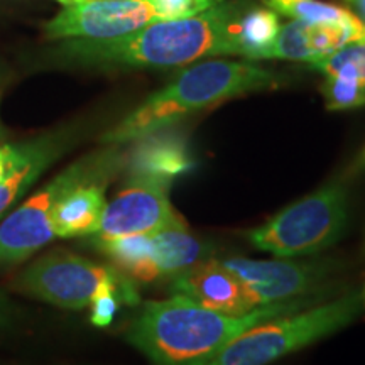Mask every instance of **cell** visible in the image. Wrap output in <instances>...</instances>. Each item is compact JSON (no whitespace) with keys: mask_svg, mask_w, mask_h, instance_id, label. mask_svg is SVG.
<instances>
[{"mask_svg":"<svg viewBox=\"0 0 365 365\" xmlns=\"http://www.w3.org/2000/svg\"><path fill=\"white\" fill-rule=\"evenodd\" d=\"M312 299L304 296L230 317L173 294L170 299L145 303L127 328L125 339L153 365H208L249 328L312 307Z\"/></svg>","mask_w":365,"mask_h":365,"instance_id":"obj_1","label":"cell"},{"mask_svg":"<svg viewBox=\"0 0 365 365\" xmlns=\"http://www.w3.org/2000/svg\"><path fill=\"white\" fill-rule=\"evenodd\" d=\"M242 4H217L195 17L153 22L115 39H70L59 54L97 68H173L205 56L234 54L232 24Z\"/></svg>","mask_w":365,"mask_h":365,"instance_id":"obj_2","label":"cell"},{"mask_svg":"<svg viewBox=\"0 0 365 365\" xmlns=\"http://www.w3.org/2000/svg\"><path fill=\"white\" fill-rule=\"evenodd\" d=\"M276 73L250 63L213 59L186 68L170 85L145 98L120 124L102 137V143L120 145L168 129L190 113L212 108L225 100L277 88Z\"/></svg>","mask_w":365,"mask_h":365,"instance_id":"obj_3","label":"cell"},{"mask_svg":"<svg viewBox=\"0 0 365 365\" xmlns=\"http://www.w3.org/2000/svg\"><path fill=\"white\" fill-rule=\"evenodd\" d=\"M364 313L360 291L266 319L228 344L208 365H269L344 330Z\"/></svg>","mask_w":365,"mask_h":365,"instance_id":"obj_4","label":"cell"},{"mask_svg":"<svg viewBox=\"0 0 365 365\" xmlns=\"http://www.w3.org/2000/svg\"><path fill=\"white\" fill-rule=\"evenodd\" d=\"M127 166L117 145L93 150L63 170L0 223V267L19 264L54 239L51 218L61 196L81 182L112 181Z\"/></svg>","mask_w":365,"mask_h":365,"instance_id":"obj_5","label":"cell"},{"mask_svg":"<svg viewBox=\"0 0 365 365\" xmlns=\"http://www.w3.org/2000/svg\"><path fill=\"white\" fill-rule=\"evenodd\" d=\"M349 220V196L339 181L281 210L264 225L249 232L255 249L277 257L318 254L340 240Z\"/></svg>","mask_w":365,"mask_h":365,"instance_id":"obj_6","label":"cell"},{"mask_svg":"<svg viewBox=\"0 0 365 365\" xmlns=\"http://www.w3.org/2000/svg\"><path fill=\"white\" fill-rule=\"evenodd\" d=\"M16 291L65 309L90 307L102 294H118L125 304H139L134 281L115 266L95 264L66 250L43 255L19 274Z\"/></svg>","mask_w":365,"mask_h":365,"instance_id":"obj_7","label":"cell"},{"mask_svg":"<svg viewBox=\"0 0 365 365\" xmlns=\"http://www.w3.org/2000/svg\"><path fill=\"white\" fill-rule=\"evenodd\" d=\"M93 247L130 279L153 282L207 261L210 247L188 232V227L168 228L153 235L91 239Z\"/></svg>","mask_w":365,"mask_h":365,"instance_id":"obj_8","label":"cell"},{"mask_svg":"<svg viewBox=\"0 0 365 365\" xmlns=\"http://www.w3.org/2000/svg\"><path fill=\"white\" fill-rule=\"evenodd\" d=\"M173 180L153 173L130 171L125 185L105 207L95 239L153 235L188 227L170 200Z\"/></svg>","mask_w":365,"mask_h":365,"instance_id":"obj_9","label":"cell"},{"mask_svg":"<svg viewBox=\"0 0 365 365\" xmlns=\"http://www.w3.org/2000/svg\"><path fill=\"white\" fill-rule=\"evenodd\" d=\"M161 22L148 0H83L65 6L46 24L49 39L107 41Z\"/></svg>","mask_w":365,"mask_h":365,"instance_id":"obj_10","label":"cell"},{"mask_svg":"<svg viewBox=\"0 0 365 365\" xmlns=\"http://www.w3.org/2000/svg\"><path fill=\"white\" fill-rule=\"evenodd\" d=\"M222 262L242 281L252 308L312 296L330 274V264L319 261H252L232 257Z\"/></svg>","mask_w":365,"mask_h":365,"instance_id":"obj_11","label":"cell"},{"mask_svg":"<svg viewBox=\"0 0 365 365\" xmlns=\"http://www.w3.org/2000/svg\"><path fill=\"white\" fill-rule=\"evenodd\" d=\"M75 132H51L19 144H0V217L71 148Z\"/></svg>","mask_w":365,"mask_h":365,"instance_id":"obj_12","label":"cell"},{"mask_svg":"<svg viewBox=\"0 0 365 365\" xmlns=\"http://www.w3.org/2000/svg\"><path fill=\"white\" fill-rule=\"evenodd\" d=\"M355 41H365V24L357 16L350 21L331 24L291 21L281 27L276 41L264 53L262 59H291L312 65Z\"/></svg>","mask_w":365,"mask_h":365,"instance_id":"obj_13","label":"cell"},{"mask_svg":"<svg viewBox=\"0 0 365 365\" xmlns=\"http://www.w3.org/2000/svg\"><path fill=\"white\" fill-rule=\"evenodd\" d=\"M170 291L230 317H240L254 309L242 281L222 261H202L175 274Z\"/></svg>","mask_w":365,"mask_h":365,"instance_id":"obj_14","label":"cell"},{"mask_svg":"<svg viewBox=\"0 0 365 365\" xmlns=\"http://www.w3.org/2000/svg\"><path fill=\"white\" fill-rule=\"evenodd\" d=\"M108 182L107 180L81 182L63 195L51 218L54 237L71 239L97 234L107 207L105 191Z\"/></svg>","mask_w":365,"mask_h":365,"instance_id":"obj_15","label":"cell"},{"mask_svg":"<svg viewBox=\"0 0 365 365\" xmlns=\"http://www.w3.org/2000/svg\"><path fill=\"white\" fill-rule=\"evenodd\" d=\"M134 143V150L127 156L129 171L153 173L175 180L193 164L185 137L180 132H171L170 127L153 132Z\"/></svg>","mask_w":365,"mask_h":365,"instance_id":"obj_16","label":"cell"},{"mask_svg":"<svg viewBox=\"0 0 365 365\" xmlns=\"http://www.w3.org/2000/svg\"><path fill=\"white\" fill-rule=\"evenodd\" d=\"M279 17L272 9L255 7L254 4H242L232 24L234 54L249 59H262L279 34Z\"/></svg>","mask_w":365,"mask_h":365,"instance_id":"obj_17","label":"cell"},{"mask_svg":"<svg viewBox=\"0 0 365 365\" xmlns=\"http://www.w3.org/2000/svg\"><path fill=\"white\" fill-rule=\"evenodd\" d=\"M274 12L291 17L293 21L312 22V24H331L354 19L355 14L333 4L319 0H262Z\"/></svg>","mask_w":365,"mask_h":365,"instance_id":"obj_18","label":"cell"},{"mask_svg":"<svg viewBox=\"0 0 365 365\" xmlns=\"http://www.w3.org/2000/svg\"><path fill=\"white\" fill-rule=\"evenodd\" d=\"M312 66L325 76L365 83V41L341 46L319 61L312 63Z\"/></svg>","mask_w":365,"mask_h":365,"instance_id":"obj_19","label":"cell"},{"mask_svg":"<svg viewBox=\"0 0 365 365\" xmlns=\"http://www.w3.org/2000/svg\"><path fill=\"white\" fill-rule=\"evenodd\" d=\"M328 110H349L365 105V83L327 76L319 86Z\"/></svg>","mask_w":365,"mask_h":365,"instance_id":"obj_20","label":"cell"},{"mask_svg":"<svg viewBox=\"0 0 365 365\" xmlns=\"http://www.w3.org/2000/svg\"><path fill=\"white\" fill-rule=\"evenodd\" d=\"M159 21H175L195 17L217 4L210 0H148Z\"/></svg>","mask_w":365,"mask_h":365,"instance_id":"obj_21","label":"cell"},{"mask_svg":"<svg viewBox=\"0 0 365 365\" xmlns=\"http://www.w3.org/2000/svg\"><path fill=\"white\" fill-rule=\"evenodd\" d=\"M120 304H125V303L118 294H113V293L102 294L100 298H97L90 304L91 323L100 328L108 327L113 322V318H115L117 309L120 308Z\"/></svg>","mask_w":365,"mask_h":365,"instance_id":"obj_22","label":"cell"},{"mask_svg":"<svg viewBox=\"0 0 365 365\" xmlns=\"http://www.w3.org/2000/svg\"><path fill=\"white\" fill-rule=\"evenodd\" d=\"M9 313H11V304H9V299L6 298V294L0 293V323L6 322Z\"/></svg>","mask_w":365,"mask_h":365,"instance_id":"obj_23","label":"cell"},{"mask_svg":"<svg viewBox=\"0 0 365 365\" xmlns=\"http://www.w3.org/2000/svg\"><path fill=\"white\" fill-rule=\"evenodd\" d=\"M346 2H349L350 6L357 11V14H359L357 17L365 24V0H346Z\"/></svg>","mask_w":365,"mask_h":365,"instance_id":"obj_24","label":"cell"},{"mask_svg":"<svg viewBox=\"0 0 365 365\" xmlns=\"http://www.w3.org/2000/svg\"><path fill=\"white\" fill-rule=\"evenodd\" d=\"M355 170H365V148L362 149V153H360L357 161H355Z\"/></svg>","mask_w":365,"mask_h":365,"instance_id":"obj_25","label":"cell"},{"mask_svg":"<svg viewBox=\"0 0 365 365\" xmlns=\"http://www.w3.org/2000/svg\"><path fill=\"white\" fill-rule=\"evenodd\" d=\"M54 2H59L63 7H65V6H73V4L83 2V0H54Z\"/></svg>","mask_w":365,"mask_h":365,"instance_id":"obj_26","label":"cell"},{"mask_svg":"<svg viewBox=\"0 0 365 365\" xmlns=\"http://www.w3.org/2000/svg\"><path fill=\"white\" fill-rule=\"evenodd\" d=\"M360 299H362V309L365 313V284H364L362 289H360Z\"/></svg>","mask_w":365,"mask_h":365,"instance_id":"obj_27","label":"cell"},{"mask_svg":"<svg viewBox=\"0 0 365 365\" xmlns=\"http://www.w3.org/2000/svg\"><path fill=\"white\" fill-rule=\"evenodd\" d=\"M210 2H212V4H220V2H223V0H210Z\"/></svg>","mask_w":365,"mask_h":365,"instance_id":"obj_28","label":"cell"},{"mask_svg":"<svg viewBox=\"0 0 365 365\" xmlns=\"http://www.w3.org/2000/svg\"><path fill=\"white\" fill-rule=\"evenodd\" d=\"M0 135H2V127H0Z\"/></svg>","mask_w":365,"mask_h":365,"instance_id":"obj_29","label":"cell"},{"mask_svg":"<svg viewBox=\"0 0 365 365\" xmlns=\"http://www.w3.org/2000/svg\"><path fill=\"white\" fill-rule=\"evenodd\" d=\"M0 85H2V81H0Z\"/></svg>","mask_w":365,"mask_h":365,"instance_id":"obj_30","label":"cell"}]
</instances>
